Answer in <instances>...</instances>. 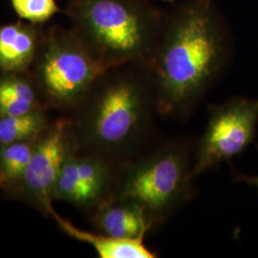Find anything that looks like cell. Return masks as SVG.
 <instances>
[{
    "instance_id": "6da1fadb",
    "label": "cell",
    "mask_w": 258,
    "mask_h": 258,
    "mask_svg": "<svg viewBox=\"0 0 258 258\" xmlns=\"http://www.w3.org/2000/svg\"><path fill=\"white\" fill-rule=\"evenodd\" d=\"M226 37L212 0H187L166 16L148 60L157 111L181 117L220 73Z\"/></svg>"
},
{
    "instance_id": "7a4b0ae2",
    "label": "cell",
    "mask_w": 258,
    "mask_h": 258,
    "mask_svg": "<svg viewBox=\"0 0 258 258\" xmlns=\"http://www.w3.org/2000/svg\"><path fill=\"white\" fill-rule=\"evenodd\" d=\"M83 109L75 135L94 154L109 158L138 146L157 111L148 65L137 63L104 85Z\"/></svg>"
},
{
    "instance_id": "3957f363",
    "label": "cell",
    "mask_w": 258,
    "mask_h": 258,
    "mask_svg": "<svg viewBox=\"0 0 258 258\" xmlns=\"http://www.w3.org/2000/svg\"><path fill=\"white\" fill-rule=\"evenodd\" d=\"M88 47L111 68L148 64L166 17L146 0H77Z\"/></svg>"
},
{
    "instance_id": "277c9868",
    "label": "cell",
    "mask_w": 258,
    "mask_h": 258,
    "mask_svg": "<svg viewBox=\"0 0 258 258\" xmlns=\"http://www.w3.org/2000/svg\"><path fill=\"white\" fill-rule=\"evenodd\" d=\"M190 145L168 143L122 169L112 198L140 208L152 225L165 221L191 197Z\"/></svg>"
},
{
    "instance_id": "5b68a950",
    "label": "cell",
    "mask_w": 258,
    "mask_h": 258,
    "mask_svg": "<svg viewBox=\"0 0 258 258\" xmlns=\"http://www.w3.org/2000/svg\"><path fill=\"white\" fill-rule=\"evenodd\" d=\"M109 65L98 58L80 39L55 42L48 49L40 77L48 97L56 105L75 106L83 102Z\"/></svg>"
},
{
    "instance_id": "8992f818",
    "label": "cell",
    "mask_w": 258,
    "mask_h": 258,
    "mask_svg": "<svg viewBox=\"0 0 258 258\" xmlns=\"http://www.w3.org/2000/svg\"><path fill=\"white\" fill-rule=\"evenodd\" d=\"M257 120L258 100L239 99L214 105L195 148L194 177L239 154L252 139Z\"/></svg>"
},
{
    "instance_id": "52a82bcc",
    "label": "cell",
    "mask_w": 258,
    "mask_h": 258,
    "mask_svg": "<svg viewBox=\"0 0 258 258\" xmlns=\"http://www.w3.org/2000/svg\"><path fill=\"white\" fill-rule=\"evenodd\" d=\"M77 146L72 124L59 120L37 139L33 156L19 183L49 214L53 210L51 201L57 177L65 161L76 153Z\"/></svg>"
},
{
    "instance_id": "ba28073f",
    "label": "cell",
    "mask_w": 258,
    "mask_h": 258,
    "mask_svg": "<svg viewBox=\"0 0 258 258\" xmlns=\"http://www.w3.org/2000/svg\"><path fill=\"white\" fill-rule=\"evenodd\" d=\"M116 182V171L108 157L98 154L78 156L65 161L57 177L54 199L83 208L99 206L107 201Z\"/></svg>"
},
{
    "instance_id": "9c48e42d",
    "label": "cell",
    "mask_w": 258,
    "mask_h": 258,
    "mask_svg": "<svg viewBox=\"0 0 258 258\" xmlns=\"http://www.w3.org/2000/svg\"><path fill=\"white\" fill-rule=\"evenodd\" d=\"M94 222L102 233L126 239L145 238L153 227L137 206L115 198L98 206Z\"/></svg>"
},
{
    "instance_id": "30bf717a",
    "label": "cell",
    "mask_w": 258,
    "mask_h": 258,
    "mask_svg": "<svg viewBox=\"0 0 258 258\" xmlns=\"http://www.w3.org/2000/svg\"><path fill=\"white\" fill-rule=\"evenodd\" d=\"M50 215L53 216L58 227L75 239L91 245L99 256L102 258H153L156 253L148 249L144 244V238L126 239L113 237L107 234H96L83 231L71 222L60 217L52 210Z\"/></svg>"
},
{
    "instance_id": "8fae6325",
    "label": "cell",
    "mask_w": 258,
    "mask_h": 258,
    "mask_svg": "<svg viewBox=\"0 0 258 258\" xmlns=\"http://www.w3.org/2000/svg\"><path fill=\"white\" fill-rule=\"evenodd\" d=\"M33 32L22 25L0 27V68L9 73L24 70L35 54Z\"/></svg>"
},
{
    "instance_id": "7c38bea8",
    "label": "cell",
    "mask_w": 258,
    "mask_h": 258,
    "mask_svg": "<svg viewBox=\"0 0 258 258\" xmlns=\"http://www.w3.org/2000/svg\"><path fill=\"white\" fill-rule=\"evenodd\" d=\"M37 110L36 94L31 84L16 76L0 80V118Z\"/></svg>"
},
{
    "instance_id": "4fadbf2b",
    "label": "cell",
    "mask_w": 258,
    "mask_h": 258,
    "mask_svg": "<svg viewBox=\"0 0 258 258\" xmlns=\"http://www.w3.org/2000/svg\"><path fill=\"white\" fill-rule=\"evenodd\" d=\"M38 137L0 146L1 182L19 184L33 156Z\"/></svg>"
},
{
    "instance_id": "5bb4252c",
    "label": "cell",
    "mask_w": 258,
    "mask_h": 258,
    "mask_svg": "<svg viewBox=\"0 0 258 258\" xmlns=\"http://www.w3.org/2000/svg\"><path fill=\"white\" fill-rule=\"evenodd\" d=\"M45 126V117L38 110L0 118V146L37 138Z\"/></svg>"
},
{
    "instance_id": "9a60e30c",
    "label": "cell",
    "mask_w": 258,
    "mask_h": 258,
    "mask_svg": "<svg viewBox=\"0 0 258 258\" xmlns=\"http://www.w3.org/2000/svg\"><path fill=\"white\" fill-rule=\"evenodd\" d=\"M20 18L32 22H42L53 17L58 7L55 0H12Z\"/></svg>"
},
{
    "instance_id": "2e32d148",
    "label": "cell",
    "mask_w": 258,
    "mask_h": 258,
    "mask_svg": "<svg viewBox=\"0 0 258 258\" xmlns=\"http://www.w3.org/2000/svg\"><path fill=\"white\" fill-rule=\"evenodd\" d=\"M239 180L245 181L248 184L258 187V176H239Z\"/></svg>"
},
{
    "instance_id": "e0dca14e",
    "label": "cell",
    "mask_w": 258,
    "mask_h": 258,
    "mask_svg": "<svg viewBox=\"0 0 258 258\" xmlns=\"http://www.w3.org/2000/svg\"><path fill=\"white\" fill-rule=\"evenodd\" d=\"M164 1H173V0H164Z\"/></svg>"
}]
</instances>
